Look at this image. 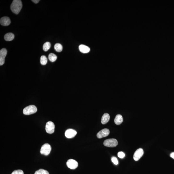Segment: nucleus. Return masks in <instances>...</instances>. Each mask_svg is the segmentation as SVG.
<instances>
[{
  "instance_id": "1",
  "label": "nucleus",
  "mask_w": 174,
  "mask_h": 174,
  "mask_svg": "<svg viewBox=\"0 0 174 174\" xmlns=\"http://www.w3.org/2000/svg\"><path fill=\"white\" fill-rule=\"evenodd\" d=\"M22 6V3L21 0H14L11 5V10L14 13L16 14H18L21 11Z\"/></svg>"
},
{
  "instance_id": "2",
  "label": "nucleus",
  "mask_w": 174,
  "mask_h": 174,
  "mask_svg": "<svg viewBox=\"0 0 174 174\" xmlns=\"http://www.w3.org/2000/svg\"><path fill=\"white\" fill-rule=\"evenodd\" d=\"M37 111V108L34 105H31L25 107L23 110V114L25 115H30L35 114Z\"/></svg>"
},
{
  "instance_id": "3",
  "label": "nucleus",
  "mask_w": 174,
  "mask_h": 174,
  "mask_svg": "<svg viewBox=\"0 0 174 174\" xmlns=\"http://www.w3.org/2000/svg\"><path fill=\"white\" fill-rule=\"evenodd\" d=\"M103 144L105 146L109 147H114L117 145L118 143L116 139L111 138L105 140Z\"/></svg>"
},
{
  "instance_id": "4",
  "label": "nucleus",
  "mask_w": 174,
  "mask_h": 174,
  "mask_svg": "<svg viewBox=\"0 0 174 174\" xmlns=\"http://www.w3.org/2000/svg\"><path fill=\"white\" fill-rule=\"evenodd\" d=\"M51 146L48 144H45L41 148L40 152L41 154L45 156H48L50 154L51 151Z\"/></svg>"
},
{
  "instance_id": "5",
  "label": "nucleus",
  "mask_w": 174,
  "mask_h": 174,
  "mask_svg": "<svg viewBox=\"0 0 174 174\" xmlns=\"http://www.w3.org/2000/svg\"><path fill=\"white\" fill-rule=\"evenodd\" d=\"M55 125L52 122L49 121L47 122L46 125V130L47 133L51 134L55 131Z\"/></svg>"
},
{
  "instance_id": "6",
  "label": "nucleus",
  "mask_w": 174,
  "mask_h": 174,
  "mask_svg": "<svg viewBox=\"0 0 174 174\" xmlns=\"http://www.w3.org/2000/svg\"><path fill=\"white\" fill-rule=\"evenodd\" d=\"M66 165L68 168L70 169L74 170L78 167V163L76 161L70 159L67 161L66 162Z\"/></svg>"
},
{
  "instance_id": "7",
  "label": "nucleus",
  "mask_w": 174,
  "mask_h": 174,
  "mask_svg": "<svg viewBox=\"0 0 174 174\" xmlns=\"http://www.w3.org/2000/svg\"><path fill=\"white\" fill-rule=\"evenodd\" d=\"M7 54V51L5 48H3L0 51V65H3L5 63V59Z\"/></svg>"
},
{
  "instance_id": "8",
  "label": "nucleus",
  "mask_w": 174,
  "mask_h": 174,
  "mask_svg": "<svg viewBox=\"0 0 174 174\" xmlns=\"http://www.w3.org/2000/svg\"><path fill=\"white\" fill-rule=\"evenodd\" d=\"M144 153V150L142 149H138L135 151L134 154V159L135 161L139 160L143 156Z\"/></svg>"
},
{
  "instance_id": "9",
  "label": "nucleus",
  "mask_w": 174,
  "mask_h": 174,
  "mask_svg": "<svg viewBox=\"0 0 174 174\" xmlns=\"http://www.w3.org/2000/svg\"><path fill=\"white\" fill-rule=\"evenodd\" d=\"M77 132L74 130L70 129L66 130L65 132V135L68 138H73L77 134Z\"/></svg>"
},
{
  "instance_id": "10",
  "label": "nucleus",
  "mask_w": 174,
  "mask_h": 174,
  "mask_svg": "<svg viewBox=\"0 0 174 174\" xmlns=\"http://www.w3.org/2000/svg\"><path fill=\"white\" fill-rule=\"evenodd\" d=\"M110 131L108 129L105 128L101 130L98 133L97 136L98 138H101L106 137L109 134Z\"/></svg>"
},
{
  "instance_id": "11",
  "label": "nucleus",
  "mask_w": 174,
  "mask_h": 174,
  "mask_svg": "<svg viewBox=\"0 0 174 174\" xmlns=\"http://www.w3.org/2000/svg\"><path fill=\"white\" fill-rule=\"evenodd\" d=\"M11 21L9 18L7 17H3L0 20V23L2 26H9L11 24Z\"/></svg>"
},
{
  "instance_id": "12",
  "label": "nucleus",
  "mask_w": 174,
  "mask_h": 174,
  "mask_svg": "<svg viewBox=\"0 0 174 174\" xmlns=\"http://www.w3.org/2000/svg\"><path fill=\"white\" fill-rule=\"evenodd\" d=\"M79 49L80 52L83 53H87L90 51V48L85 45H81L79 46Z\"/></svg>"
},
{
  "instance_id": "13",
  "label": "nucleus",
  "mask_w": 174,
  "mask_h": 174,
  "mask_svg": "<svg viewBox=\"0 0 174 174\" xmlns=\"http://www.w3.org/2000/svg\"><path fill=\"white\" fill-rule=\"evenodd\" d=\"M110 116L107 113L104 114L102 117L101 123L102 124H104L107 123L110 119Z\"/></svg>"
},
{
  "instance_id": "14",
  "label": "nucleus",
  "mask_w": 174,
  "mask_h": 174,
  "mask_svg": "<svg viewBox=\"0 0 174 174\" xmlns=\"http://www.w3.org/2000/svg\"><path fill=\"white\" fill-rule=\"evenodd\" d=\"M123 121V119L122 116L120 115H117L116 116L114 122L115 124L117 125H120L122 123Z\"/></svg>"
},
{
  "instance_id": "15",
  "label": "nucleus",
  "mask_w": 174,
  "mask_h": 174,
  "mask_svg": "<svg viewBox=\"0 0 174 174\" xmlns=\"http://www.w3.org/2000/svg\"><path fill=\"white\" fill-rule=\"evenodd\" d=\"M15 36L13 34L9 33L5 34L4 36V39L6 41H12L14 38Z\"/></svg>"
},
{
  "instance_id": "16",
  "label": "nucleus",
  "mask_w": 174,
  "mask_h": 174,
  "mask_svg": "<svg viewBox=\"0 0 174 174\" xmlns=\"http://www.w3.org/2000/svg\"><path fill=\"white\" fill-rule=\"evenodd\" d=\"M54 48L55 50L57 52H60L62 51L63 46L61 44L57 43L54 46Z\"/></svg>"
},
{
  "instance_id": "17",
  "label": "nucleus",
  "mask_w": 174,
  "mask_h": 174,
  "mask_svg": "<svg viewBox=\"0 0 174 174\" xmlns=\"http://www.w3.org/2000/svg\"><path fill=\"white\" fill-rule=\"evenodd\" d=\"M40 62L41 64L42 65H45L47 62V59L46 57L45 56H42L41 57Z\"/></svg>"
},
{
  "instance_id": "18",
  "label": "nucleus",
  "mask_w": 174,
  "mask_h": 174,
  "mask_svg": "<svg viewBox=\"0 0 174 174\" xmlns=\"http://www.w3.org/2000/svg\"><path fill=\"white\" fill-rule=\"evenodd\" d=\"M57 56L55 54L53 53H50L48 56V58L49 60L52 62H54L56 61L57 59Z\"/></svg>"
},
{
  "instance_id": "19",
  "label": "nucleus",
  "mask_w": 174,
  "mask_h": 174,
  "mask_svg": "<svg viewBox=\"0 0 174 174\" xmlns=\"http://www.w3.org/2000/svg\"><path fill=\"white\" fill-rule=\"evenodd\" d=\"M51 47V44L49 42H46L45 43L43 46V49L45 51H47Z\"/></svg>"
},
{
  "instance_id": "20",
  "label": "nucleus",
  "mask_w": 174,
  "mask_h": 174,
  "mask_svg": "<svg viewBox=\"0 0 174 174\" xmlns=\"http://www.w3.org/2000/svg\"><path fill=\"white\" fill-rule=\"evenodd\" d=\"M34 174H49V172L46 170L41 169L36 171Z\"/></svg>"
},
{
  "instance_id": "21",
  "label": "nucleus",
  "mask_w": 174,
  "mask_h": 174,
  "mask_svg": "<svg viewBox=\"0 0 174 174\" xmlns=\"http://www.w3.org/2000/svg\"><path fill=\"white\" fill-rule=\"evenodd\" d=\"M11 174H24V172L20 170H15Z\"/></svg>"
},
{
  "instance_id": "22",
  "label": "nucleus",
  "mask_w": 174,
  "mask_h": 174,
  "mask_svg": "<svg viewBox=\"0 0 174 174\" xmlns=\"http://www.w3.org/2000/svg\"><path fill=\"white\" fill-rule=\"evenodd\" d=\"M112 161L115 165H117L118 164V161L117 158L116 157H113L112 158Z\"/></svg>"
},
{
  "instance_id": "23",
  "label": "nucleus",
  "mask_w": 174,
  "mask_h": 174,
  "mask_svg": "<svg viewBox=\"0 0 174 174\" xmlns=\"http://www.w3.org/2000/svg\"><path fill=\"white\" fill-rule=\"evenodd\" d=\"M118 156L120 158L122 159L125 157V154L123 152H119L118 153Z\"/></svg>"
},
{
  "instance_id": "24",
  "label": "nucleus",
  "mask_w": 174,
  "mask_h": 174,
  "mask_svg": "<svg viewBox=\"0 0 174 174\" xmlns=\"http://www.w3.org/2000/svg\"><path fill=\"white\" fill-rule=\"evenodd\" d=\"M32 1L33 2H34L35 3L37 4L40 1V0H32Z\"/></svg>"
},
{
  "instance_id": "25",
  "label": "nucleus",
  "mask_w": 174,
  "mask_h": 174,
  "mask_svg": "<svg viewBox=\"0 0 174 174\" xmlns=\"http://www.w3.org/2000/svg\"><path fill=\"white\" fill-rule=\"evenodd\" d=\"M170 156H171V157L174 159V152H172V153H171L170 154Z\"/></svg>"
}]
</instances>
